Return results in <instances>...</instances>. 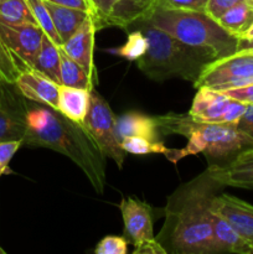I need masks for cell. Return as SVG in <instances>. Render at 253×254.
<instances>
[{
    "label": "cell",
    "mask_w": 253,
    "mask_h": 254,
    "mask_svg": "<svg viewBox=\"0 0 253 254\" xmlns=\"http://www.w3.org/2000/svg\"><path fill=\"white\" fill-rule=\"evenodd\" d=\"M27 131L22 145L51 149L71 159L87 176L97 193L106 188L104 156L83 124L51 107L27 111Z\"/></svg>",
    "instance_id": "obj_1"
},
{
    "label": "cell",
    "mask_w": 253,
    "mask_h": 254,
    "mask_svg": "<svg viewBox=\"0 0 253 254\" xmlns=\"http://www.w3.org/2000/svg\"><path fill=\"white\" fill-rule=\"evenodd\" d=\"M222 188L208 171L186 184L174 193L166 207V236L156 240L166 242V251L176 254H213V232L211 223V200L215 190Z\"/></svg>",
    "instance_id": "obj_2"
},
{
    "label": "cell",
    "mask_w": 253,
    "mask_h": 254,
    "mask_svg": "<svg viewBox=\"0 0 253 254\" xmlns=\"http://www.w3.org/2000/svg\"><path fill=\"white\" fill-rule=\"evenodd\" d=\"M160 134H176L189 139L185 149L170 150L166 158L176 163L181 158L205 153L210 158L228 160L241 151L253 146V139L241 130L237 124L203 123L189 114L169 113L155 117Z\"/></svg>",
    "instance_id": "obj_3"
},
{
    "label": "cell",
    "mask_w": 253,
    "mask_h": 254,
    "mask_svg": "<svg viewBox=\"0 0 253 254\" xmlns=\"http://www.w3.org/2000/svg\"><path fill=\"white\" fill-rule=\"evenodd\" d=\"M148 39L146 51L136 60V66L155 81L180 77L195 82L208 62L216 60L208 51L189 46L169 32L145 21L134 22Z\"/></svg>",
    "instance_id": "obj_4"
},
{
    "label": "cell",
    "mask_w": 253,
    "mask_h": 254,
    "mask_svg": "<svg viewBox=\"0 0 253 254\" xmlns=\"http://www.w3.org/2000/svg\"><path fill=\"white\" fill-rule=\"evenodd\" d=\"M139 20L169 32L189 46L206 50L216 60L240 50V37L226 31L205 11L165 9L156 5Z\"/></svg>",
    "instance_id": "obj_5"
},
{
    "label": "cell",
    "mask_w": 253,
    "mask_h": 254,
    "mask_svg": "<svg viewBox=\"0 0 253 254\" xmlns=\"http://www.w3.org/2000/svg\"><path fill=\"white\" fill-rule=\"evenodd\" d=\"M251 83H253V51L250 49L238 50L235 54L208 62L193 82L196 88L218 92Z\"/></svg>",
    "instance_id": "obj_6"
},
{
    "label": "cell",
    "mask_w": 253,
    "mask_h": 254,
    "mask_svg": "<svg viewBox=\"0 0 253 254\" xmlns=\"http://www.w3.org/2000/svg\"><path fill=\"white\" fill-rule=\"evenodd\" d=\"M83 126L96 141L104 158L112 159L122 169L126 153L122 148L117 134V118L106 99L94 89L91 91L89 108Z\"/></svg>",
    "instance_id": "obj_7"
},
{
    "label": "cell",
    "mask_w": 253,
    "mask_h": 254,
    "mask_svg": "<svg viewBox=\"0 0 253 254\" xmlns=\"http://www.w3.org/2000/svg\"><path fill=\"white\" fill-rule=\"evenodd\" d=\"M248 104L230 98L222 92L208 88H197L190 116L203 123L237 124L246 113Z\"/></svg>",
    "instance_id": "obj_8"
},
{
    "label": "cell",
    "mask_w": 253,
    "mask_h": 254,
    "mask_svg": "<svg viewBox=\"0 0 253 254\" xmlns=\"http://www.w3.org/2000/svg\"><path fill=\"white\" fill-rule=\"evenodd\" d=\"M44 34L37 24H9L0 20V39L21 71L32 67Z\"/></svg>",
    "instance_id": "obj_9"
},
{
    "label": "cell",
    "mask_w": 253,
    "mask_h": 254,
    "mask_svg": "<svg viewBox=\"0 0 253 254\" xmlns=\"http://www.w3.org/2000/svg\"><path fill=\"white\" fill-rule=\"evenodd\" d=\"M12 87L14 84L5 83L0 91V141H22L27 131L29 108Z\"/></svg>",
    "instance_id": "obj_10"
},
{
    "label": "cell",
    "mask_w": 253,
    "mask_h": 254,
    "mask_svg": "<svg viewBox=\"0 0 253 254\" xmlns=\"http://www.w3.org/2000/svg\"><path fill=\"white\" fill-rule=\"evenodd\" d=\"M210 210L227 221L253 251V206L235 196H213Z\"/></svg>",
    "instance_id": "obj_11"
},
{
    "label": "cell",
    "mask_w": 253,
    "mask_h": 254,
    "mask_svg": "<svg viewBox=\"0 0 253 254\" xmlns=\"http://www.w3.org/2000/svg\"><path fill=\"white\" fill-rule=\"evenodd\" d=\"M207 171L221 186L253 189V146L241 151L226 163L212 164Z\"/></svg>",
    "instance_id": "obj_12"
},
{
    "label": "cell",
    "mask_w": 253,
    "mask_h": 254,
    "mask_svg": "<svg viewBox=\"0 0 253 254\" xmlns=\"http://www.w3.org/2000/svg\"><path fill=\"white\" fill-rule=\"evenodd\" d=\"M124 222V233L134 246L155 238L153 231L151 208L148 203L126 197L119 203Z\"/></svg>",
    "instance_id": "obj_13"
},
{
    "label": "cell",
    "mask_w": 253,
    "mask_h": 254,
    "mask_svg": "<svg viewBox=\"0 0 253 254\" xmlns=\"http://www.w3.org/2000/svg\"><path fill=\"white\" fill-rule=\"evenodd\" d=\"M98 30L93 15H89L78 30L61 45V49L71 57L72 60L81 64L92 81L97 82V71L93 61L94 37Z\"/></svg>",
    "instance_id": "obj_14"
},
{
    "label": "cell",
    "mask_w": 253,
    "mask_h": 254,
    "mask_svg": "<svg viewBox=\"0 0 253 254\" xmlns=\"http://www.w3.org/2000/svg\"><path fill=\"white\" fill-rule=\"evenodd\" d=\"M59 86L32 67L22 69L15 82V87L22 97L55 109L59 107Z\"/></svg>",
    "instance_id": "obj_15"
},
{
    "label": "cell",
    "mask_w": 253,
    "mask_h": 254,
    "mask_svg": "<svg viewBox=\"0 0 253 254\" xmlns=\"http://www.w3.org/2000/svg\"><path fill=\"white\" fill-rule=\"evenodd\" d=\"M211 223L213 232V248L215 253L253 254L252 248L236 232L232 226L211 211Z\"/></svg>",
    "instance_id": "obj_16"
},
{
    "label": "cell",
    "mask_w": 253,
    "mask_h": 254,
    "mask_svg": "<svg viewBox=\"0 0 253 254\" xmlns=\"http://www.w3.org/2000/svg\"><path fill=\"white\" fill-rule=\"evenodd\" d=\"M117 134L121 141L126 136H144L156 141L160 135L155 118L139 112H128L117 118Z\"/></svg>",
    "instance_id": "obj_17"
},
{
    "label": "cell",
    "mask_w": 253,
    "mask_h": 254,
    "mask_svg": "<svg viewBox=\"0 0 253 254\" xmlns=\"http://www.w3.org/2000/svg\"><path fill=\"white\" fill-rule=\"evenodd\" d=\"M158 1L159 0H121L106 19L103 26L126 29L145 16L151 9L156 6Z\"/></svg>",
    "instance_id": "obj_18"
},
{
    "label": "cell",
    "mask_w": 253,
    "mask_h": 254,
    "mask_svg": "<svg viewBox=\"0 0 253 254\" xmlns=\"http://www.w3.org/2000/svg\"><path fill=\"white\" fill-rule=\"evenodd\" d=\"M91 101V91L73 88L63 84L59 86V107L57 111L77 123L83 124Z\"/></svg>",
    "instance_id": "obj_19"
},
{
    "label": "cell",
    "mask_w": 253,
    "mask_h": 254,
    "mask_svg": "<svg viewBox=\"0 0 253 254\" xmlns=\"http://www.w3.org/2000/svg\"><path fill=\"white\" fill-rule=\"evenodd\" d=\"M44 1L51 14L55 29H56L62 44L67 41L81 27L84 20L91 15V12L84 11V10L62 6V5L54 4V2L46 1V0Z\"/></svg>",
    "instance_id": "obj_20"
},
{
    "label": "cell",
    "mask_w": 253,
    "mask_h": 254,
    "mask_svg": "<svg viewBox=\"0 0 253 254\" xmlns=\"http://www.w3.org/2000/svg\"><path fill=\"white\" fill-rule=\"evenodd\" d=\"M61 59H60V46L55 44L46 34H44L41 47L35 57L32 68L44 73L52 81L61 84Z\"/></svg>",
    "instance_id": "obj_21"
},
{
    "label": "cell",
    "mask_w": 253,
    "mask_h": 254,
    "mask_svg": "<svg viewBox=\"0 0 253 254\" xmlns=\"http://www.w3.org/2000/svg\"><path fill=\"white\" fill-rule=\"evenodd\" d=\"M216 21L230 34L241 37L253 25V5L245 0L225 12Z\"/></svg>",
    "instance_id": "obj_22"
},
{
    "label": "cell",
    "mask_w": 253,
    "mask_h": 254,
    "mask_svg": "<svg viewBox=\"0 0 253 254\" xmlns=\"http://www.w3.org/2000/svg\"><path fill=\"white\" fill-rule=\"evenodd\" d=\"M60 59H61V84L73 88L88 89L92 91L94 87V82L87 73L86 69L72 60L60 46Z\"/></svg>",
    "instance_id": "obj_23"
},
{
    "label": "cell",
    "mask_w": 253,
    "mask_h": 254,
    "mask_svg": "<svg viewBox=\"0 0 253 254\" xmlns=\"http://www.w3.org/2000/svg\"><path fill=\"white\" fill-rule=\"evenodd\" d=\"M0 20L9 24H37L26 0H0Z\"/></svg>",
    "instance_id": "obj_24"
},
{
    "label": "cell",
    "mask_w": 253,
    "mask_h": 254,
    "mask_svg": "<svg viewBox=\"0 0 253 254\" xmlns=\"http://www.w3.org/2000/svg\"><path fill=\"white\" fill-rule=\"evenodd\" d=\"M126 154L146 155V154H166L169 149L160 140H150L144 136H126L121 141Z\"/></svg>",
    "instance_id": "obj_25"
},
{
    "label": "cell",
    "mask_w": 253,
    "mask_h": 254,
    "mask_svg": "<svg viewBox=\"0 0 253 254\" xmlns=\"http://www.w3.org/2000/svg\"><path fill=\"white\" fill-rule=\"evenodd\" d=\"M29 4L30 9H31L32 14H34L35 20H36L37 25L44 30L45 34L52 40L56 45L61 46L62 41L60 39L59 34H57L56 29H55L54 21H52L51 14H50L49 9L45 5L44 0H26Z\"/></svg>",
    "instance_id": "obj_26"
},
{
    "label": "cell",
    "mask_w": 253,
    "mask_h": 254,
    "mask_svg": "<svg viewBox=\"0 0 253 254\" xmlns=\"http://www.w3.org/2000/svg\"><path fill=\"white\" fill-rule=\"evenodd\" d=\"M146 47H148V39L144 32L140 29L134 30L128 35V40L126 44L119 47L116 54L129 61H136L145 54Z\"/></svg>",
    "instance_id": "obj_27"
},
{
    "label": "cell",
    "mask_w": 253,
    "mask_h": 254,
    "mask_svg": "<svg viewBox=\"0 0 253 254\" xmlns=\"http://www.w3.org/2000/svg\"><path fill=\"white\" fill-rule=\"evenodd\" d=\"M20 72L19 64L0 39V79L7 84H15Z\"/></svg>",
    "instance_id": "obj_28"
},
{
    "label": "cell",
    "mask_w": 253,
    "mask_h": 254,
    "mask_svg": "<svg viewBox=\"0 0 253 254\" xmlns=\"http://www.w3.org/2000/svg\"><path fill=\"white\" fill-rule=\"evenodd\" d=\"M126 252H128V241L117 236L104 237L94 250L96 254H126Z\"/></svg>",
    "instance_id": "obj_29"
},
{
    "label": "cell",
    "mask_w": 253,
    "mask_h": 254,
    "mask_svg": "<svg viewBox=\"0 0 253 254\" xmlns=\"http://www.w3.org/2000/svg\"><path fill=\"white\" fill-rule=\"evenodd\" d=\"M119 1L121 0H88L92 9V15L94 16L98 29L103 26L106 19Z\"/></svg>",
    "instance_id": "obj_30"
},
{
    "label": "cell",
    "mask_w": 253,
    "mask_h": 254,
    "mask_svg": "<svg viewBox=\"0 0 253 254\" xmlns=\"http://www.w3.org/2000/svg\"><path fill=\"white\" fill-rule=\"evenodd\" d=\"M22 146L21 140L0 141V176L9 171V163L17 150Z\"/></svg>",
    "instance_id": "obj_31"
},
{
    "label": "cell",
    "mask_w": 253,
    "mask_h": 254,
    "mask_svg": "<svg viewBox=\"0 0 253 254\" xmlns=\"http://www.w3.org/2000/svg\"><path fill=\"white\" fill-rule=\"evenodd\" d=\"M207 0H159L158 6L176 10H196L205 11Z\"/></svg>",
    "instance_id": "obj_32"
},
{
    "label": "cell",
    "mask_w": 253,
    "mask_h": 254,
    "mask_svg": "<svg viewBox=\"0 0 253 254\" xmlns=\"http://www.w3.org/2000/svg\"><path fill=\"white\" fill-rule=\"evenodd\" d=\"M241 1H245V0H207L205 6V12L208 16L212 17V19L217 20L227 10H230L231 7H233Z\"/></svg>",
    "instance_id": "obj_33"
},
{
    "label": "cell",
    "mask_w": 253,
    "mask_h": 254,
    "mask_svg": "<svg viewBox=\"0 0 253 254\" xmlns=\"http://www.w3.org/2000/svg\"><path fill=\"white\" fill-rule=\"evenodd\" d=\"M222 93L228 96L230 98H233L236 99V101L248 104V106L253 104V83L247 84V86L243 87H238V88L222 91Z\"/></svg>",
    "instance_id": "obj_34"
},
{
    "label": "cell",
    "mask_w": 253,
    "mask_h": 254,
    "mask_svg": "<svg viewBox=\"0 0 253 254\" xmlns=\"http://www.w3.org/2000/svg\"><path fill=\"white\" fill-rule=\"evenodd\" d=\"M134 254H166L165 248L156 238L144 241L139 245L134 246Z\"/></svg>",
    "instance_id": "obj_35"
},
{
    "label": "cell",
    "mask_w": 253,
    "mask_h": 254,
    "mask_svg": "<svg viewBox=\"0 0 253 254\" xmlns=\"http://www.w3.org/2000/svg\"><path fill=\"white\" fill-rule=\"evenodd\" d=\"M237 127L253 139V104L248 106L246 113L237 123Z\"/></svg>",
    "instance_id": "obj_36"
},
{
    "label": "cell",
    "mask_w": 253,
    "mask_h": 254,
    "mask_svg": "<svg viewBox=\"0 0 253 254\" xmlns=\"http://www.w3.org/2000/svg\"><path fill=\"white\" fill-rule=\"evenodd\" d=\"M46 1L54 2V4H57V5H62V6H68V7H73V9L84 10V11H88L92 14V9L88 0H46Z\"/></svg>",
    "instance_id": "obj_37"
},
{
    "label": "cell",
    "mask_w": 253,
    "mask_h": 254,
    "mask_svg": "<svg viewBox=\"0 0 253 254\" xmlns=\"http://www.w3.org/2000/svg\"><path fill=\"white\" fill-rule=\"evenodd\" d=\"M253 46V25L240 37V50Z\"/></svg>",
    "instance_id": "obj_38"
},
{
    "label": "cell",
    "mask_w": 253,
    "mask_h": 254,
    "mask_svg": "<svg viewBox=\"0 0 253 254\" xmlns=\"http://www.w3.org/2000/svg\"><path fill=\"white\" fill-rule=\"evenodd\" d=\"M4 86H5V82H2L1 79H0V91H1L2 87H4Z\"/></svg>",
    "instance_id": "obj_39"
},
{
    "label": "cell",
    "mask_w": 253,
    "mask_h": 254,
    "mask_svg": "<svg viewBox=\"0 0 253 254\" xmlns=\"http://www.w3.org/2000/svg\"><path fill=\"white\" fill-rule=\"evenodd\" d=\"M247 49H250V50H252V51H253V46L252 47H247ZM243 50V49H242Z\"/></svg>",
    "instance_id": "obj_40"
},
{
    "label": "cell",
    "mask_w": 253,
    "mask_h": 254,
    "mask_svg": "<svg viewBox=\"0 0 253 254\" xmlns=\"http://www.w3.org/2000/svg\"><path fill=\"white\" fill-rule=\"evenodd\" d=\"M250 1H251V2H252V1H253V0H250Z\"/></svg>",
    "instance_id": "obj_41"
},
{
    "label": "cell",
    "mask_w": 253,
    "mask_h": 254,
    "mask_svg": "<svg viewBox=\"0 0 253 254\" xmlns=\"http://www.w3.org/2000/svg\"><path fill=\"white\" fill-rule=\"evenodd\" d=\"M252 5H253V1H252Z\"/></svg>",
    "instance_id": "obj_42"
}]
</instances>
